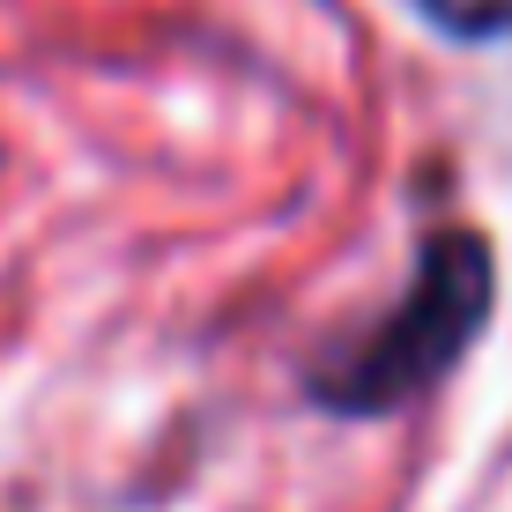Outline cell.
I'll use <instances>...</instances> for the list:
<instances>
[{"label":"cell","instance_id":"obj_2","mask_svg":"<svg viewBox=\"0 0 512 512\" xmlns=\"http://www.w3.org/2000/svg\"><path fill=\"white\" fill-rule=\"evenodd\" d=\"M416 15L453 45H498L512 38V0H416Z\"/></svg>","mask_w":512,"mask_h":512},{"label":"cell","instance_id":"obj_1","mask_svg":"<svg viewBox=\"0 0 512 512\" xmlns=\"http://www.w3.org/2000/svg\"><path fill=\"white\" fill-rule=\"evenodd\" d=\"M490 305H498V260L490 238L468 223H438L416 245L409 290L379 312L364 334H342L320 357H305V401L327 416L372 423L409 409L475 349Z\"/></svg>","mask_w":512,"mask_h":512}]
</instances>
